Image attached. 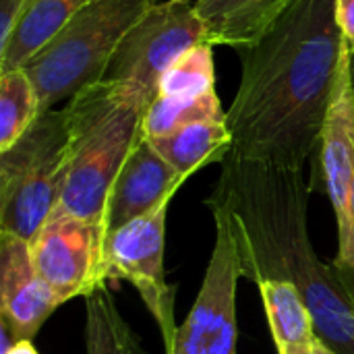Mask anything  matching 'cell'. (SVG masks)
Instances as JSON below:
<instances>
[{
	"label": "cell",
	"instance_id": "6",
	"mask_svg": "<svg viewBox=\"0 0 354 354\" xmlns=\"http://www.w3.org/2000/svg\"><path fill=\"white\" fill-rule=\"evenodd\" d=\"M201 41L207 37L195 2L160 0L127 31L102 81L131 85L153 102L168 66Z\"/></svg>",
	"mask_w": 354,
	"mask_h": 354
},
{
	"label": "cell",
	"instance_id": "22",
	"mask_svg": "<svg viewBox=\"0 0 354 354\" xmlns=\"http://www.w3.org/2000/svg\"><path fill=\"white\" fill-rule=\"evenodd\" d=\"M336 23L342 33L344 48L354 54V0H336Z\"/></svg>",
	"mask_w": 354,
	"mask_h": 354
},
{
	"label": "cell",
	"instance_id": "11",
	"mask_svg": "<svg viewBox=\"0 0 354 354\" xmlns=\"http://www.w3.org/2000/svg\"><path fill=\"white\" fill-rule=\"evenodd\" d=\"M58 301L35 270L31 243L0 234V319L17 340H31Z\"/></svg>",
	"mask_w": 354,
	"mask_h": 354
},
{
	"label": "cell",
	"instance_id": "24",
	"mask_svg": "<svg viewBox=\"0 0 354 354\" xmlns=\"http://www.w3.org/2000/svg\"><path fill=\"white\" fill-rule=\"evenodd\" d=\"M2 354H37V351L31 340H17L10 344V348L6 353Z\"/></svg>",
	"mask_w": 354,
	"mask_h": 354
},
{
	"label": "cell",
	"instance_id": "12",
	"mask_svg": "<svg viewBox=\"0 0 354 354\" xmlns=\"http://www.w3.org/2000/svg\"><path fill=\"white\" fill-rule=\"evenodd\" d=\"M185 180L187 178L156 151L151 141L141 137L112 185L104 218L106 239L172 199Z\"/></svg>",
	"mask_w": 354,
	"mask_h": 354
},
{
	"label": "cell",
	"instance_id": "10",
	"mask_svg": "<svg viewBox=\"0 0 354 354\" xmlns=\"http://www.w3.org/2000/svg\"><path fill=\"white\" fill-rule=\"evenodd\" d=\"M322 168L338 222V255L332 266L354 297V87L346 48L322 131Z\"/></svg>",
	"mask_w": 354,
	"mask_h": 354
},
{
	"label": "cell",
	"instance_id": "25",
	"mask_svg": "<svg viewBox=\"0 0 354 354\" xmlns=\"http://www.w3.org/2000/svg\"><path fill=\"white\" fill-rule=\"evenodd\" d=\"M351 77H353V87H354V54H351Z\"/></svg>",
	"mask_w": 354,
	"mask_h": 354
},
{
	"label": "cell",
	"instance_id": "20",
	"mask_svg": "<svg viewBox=\"0 0 354 354\" xmlns=\"http://www.w3.org/2000/svg\"><path fill=\"white\" fill-rule=\"evenodd\" d=\"M214 46L201 41L183 52L162 75L158 95L162 97H191L216 89Z\"/></svg>",
	"mask_w": 354,
	"mask_h": 354
},
{
	"label": "cell",
	"instance_id": "9",
	"mask_svg": "<svg viewBox=\"0 0 354 354\" xmlns=\"http://www.w3.org/2000/svg\"><path fill=\"white\" fill-rule=\"evenodd\" d=\"M104 249V226L79 220L58 207L31 241L35 270L58 305L89 297L106 284Z\"/></svg>",
	"mask_w": 354,
	"mask_h": 354
},
{
	"label": "cell",
	"instance_id": "19",
	"mask_svg": "<svg viewBox=\"0 0 354 354\" xmlns=\"http://www.w3.org/2000/svg\"><path fill=\"white\" fill-rule=\"evenodd\" d=\"M39 97L25 68L0 73V151L12 147L39 118Z\"/></svg>",
	"mask_w": 354,
	"mask_h": 354
},
{
	"label": "cell",
	"instance_id": "2",
	"mask_svg": "<svg viewBox=\"0 0 354 354\" xmlns=\"http://www.w3.org/2000/svg\"><path fill=\"white\" fill-rule=\"evenodd\" d=\"M311 191L305 168L228 153L205 205L226 220L241 276L257 286L266 280L295 284L328 351L354 354V297L313 249L307 228Z\"/></svg>",
	"mask_w": 354,
	"mask_h": 354
},
{
	"label": "cell",
	"instance_id": "21",
	"mask_svg": "<svg viewBox=\"0 0 354 354\" xmlns=\"http://www.w3.org/2000/svg\"><path fill=\"white\" fill-rule=\"evenodd\" d=\"M27 0H0V50L6 48Z\"/></svg>",
	"mask_w": 354,
	"mask_h": 354
},
{
	"label": "cell",
	"instance_id": "16",
	"mask_svg": "<svg viewBox=\"0 0 354 354\" xmlns=\"http://www.w3.org/2000/svg\"><path fill=\"white\" fill-rule=\"evenodd\" d=\"M259 292L278 353L288 346H303L317 340L311 309L295 284L266 280L259 284Z\"/></svg>",
	"mask_w": 354,
	"mask_h": 354
},
{
	"label": "cell",
	"instance_id": "17",
	"mask_svg": "<svg viewBox=\"0 0 354 354\" xmlns=\"http://www.w3.org/2000/svg\"><path fill=\"white\" fill-rule=\"evenodd\" d=\"M85 301V354H145L106 284Z\"/></svg>",
	"mask_w": 354,
	"mask_h": 354
},
{
	"label": "cell",
	"instance_id": "5",
	"mask_svg": "<svg viewBox=\"0 0 354 354\" xmlns=\"http://www.w3.org/2000/svg\"><path fill=\"white\" fill-rule=\"evenodd\" d=\"M68 172L64 110H50L0 151V234L33 241L58 207Z\"/></svg>",
	"mask_w": 354,
	"mask_h": 354
},
{
	"label": "cell",
	"instance_id": "13",
	"mask_svg": "<svg viewBox=\"0 0 354 354\" xmlns=\"http://www.w3.org/2000/svg\"><path fill=\"white\" fill-rule=\"evenodd\" d=\"M297 0H199L195 4L212 46L236 50L257 41Z\"/></svg>",
	"mask_w": 354,
	"mask_h": 354
},
{
	"label": "cell",
	"instance_id": "15",
	"mask_svg": "<svg viewBox=\"0 0 354 354\" xmlns=\"http://www.w3.org/2000/svg\"><path fill=\"white\" fill-rule=\"evenodd\" d=\"M149 141L156 151L185 178L207 164L224 162L232 149V135L226 122H195Z\"/></svg>",
	"mask_w": 354,
	"mask_h": 354
},
{
	"label": "cell",
	"instance_id": "3",
	"mask_svg": "<svg viewBox=\"0 0 354 354\" xmlns=\"http://www.w3.org/2000/svg\"><path fill=\"white\" fill-rule=\"evenodd\" d=\"M149 104L139 89L112 81L87 85L66 102L68 172L58 209L104 226L112 185L143 137Z\"/></svg>",
	"mask_w": 354,
	"mask_h": 354
},
{
	"label": "cell",
	"instance_id": "18",
	"mask_svg": "<svg viewBox=\"0 0 354 354\" xmlns=\"http://www.w3.org/2000/svg\"><path fill=\"white\" fill-rule=\"evenodd\" d=\"M195 122H226V112L222 110V102L216 89L191 97L156 95V100L145 110L141 129L143 137L156 139Z\"/></svg>",
	"mask_w": 354,
	"mask_h": 354
},
{
	"label": "cell",
	"instance_id": "26",
	"mask_svg": "<svg viewBox=\"0 0 354 354\" xmlns=\"http://www.w3.org/2000/svg\"><path fill=\"white\" fill-rule=\"evenodd\" d=\"M353 214H354V174H353Z\"/></svg>",
	"mask_w": 354,
	"mask_h": 354
},
{
	"label": "cell",
	"instance_id": "23",
	"mask_svg": "<svg viewBox=\"0 0 354 354\" xmlns=\"http://www.w3.org/2000/svg\"><path fill=\"white\" fill-rule=\"evenodd\" d=\"M278 354H332L328 351V346L317 338L311 344H303V346H288L284 351H280Z\"/></svg>",
	"mask_w": 354,
	"mask_h": 354
},
{
	"label": "cell",
	"instance_id": "8",
	"mask_svg": "<svg viewBox=\"0 0 354 354\" xmlns=\"http://www.w3.org/2000/svg\"><path fill=\"white\" fill-rule=\"evenodd\" d=\"M212 216L216 220L212 259L195 305L166 354H236V284L243 276L226 220L220 214Z\"/></svg>",
	"mask_w": 354,
	"mask_h": 354
},
{
	"label": "cell",
	"instance_id": "7",
	"mask_svg": "<svg viewBox=\"0 0 354 354\" xmlns=\"http://www.w3.org/2000/svg\"><path fill=\"white\" fill-rule=\"evenodd\" d=\"M170 201L160 203L153 212L129 222L106 239L104 249V278L127 280L141 295L147 311L153 315L166 351L176 336L174 319V286L166 280L164 247H166V218Z\"/></svg>",
	"mask_w": 354,
	"mask_h": 354
},
{
	"label": "cell",
	"instance_id": "27",
	"mask_svg": "<svg viewBox=\"0 0 354 354\" xmlns=\"http://www.w3.org/2000/svg\"><path fill=\"white\" fill-rule=\"evenodd\" d=\"M191 2H193V0H191ZM197 2H199V0H195V4H197Z\"/></svg>",
	"mask_w": 354,
	"mask_h": 354
},
{
	"label": "cell",
	"instance_id": "1",
	"mask_svg": "<svg viewBox=\"0 0 354 354\" xmlns=\"http://www.w3.org/2000/svg\"><path fill=\"white\" fill-rule=\"evenodd\" d=\"M236 52L241 83L226 112L230 153L305 168L322 147L344 54L336 0H297L257 41Z\"/></svg>",
	"mask_w": 354,
	"mask_h": 354
},
{
	"label": "cell",
	"instance_id": "4",
	"mask_svg": "<svg viewBox=\"0 0 354 354\" xmlns=\"http://www.w3.org/2000/svg\"><path fill=\"white\" fill-rule=\"evenodd\" d=\"M160 0H93L23 68L39 97L41 114L102 81L112 54L141 15Z\"/></svg>",
	"mask_w": 354,
	"mask_h": 354
},
{
	"label": "cell",
	"instance_id": "14",
	"mask_svg": "<svg viewBox=\"0 0 354 354\" xmlns=\"http://www.w3.org/2000/svg\"><path fill=\"white\" fill-rule=\"evenodd\" d=\"M89 2L93 0H27L6 48L0 50V73L23 68Z\"/></svg>",
	"mask_w": 354,
	"mask_h": 354
}]
</instances>
